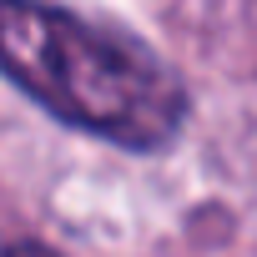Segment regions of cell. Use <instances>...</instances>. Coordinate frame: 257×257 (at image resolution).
Here are the masks:
<instances>
[{
  "label": "cell",
  "instance_id": "obj_2",
  "mask_svg": "<svg viewBox=\"0 0 257 257\" xmlns=\"http://www.w3.org/2000/svg\"><path fill=\"white\" fill-rule=\"evenodd\" d=\"M6 257H56V252H51V247H41V242H16Z\"/></svg>",
  "mask_w": 257,
  "mask_h": 257
},
{
  "label": "cell",
  "instance_id": "obj_1",
  "mask_svg": "<svg viewBox=\"0 0 257 257\" xmlns=\"http://www.w3.org/2000/svg\"><path fill=\"white\" fill-rule=\"evenodd\" d=\"M0 61L56 121L126 152L167 147L187 121V86L152 46L46 0L0 6Z\"/></svg>",
  "mask_w": 257,
  "mask_h": 257
}]
</instances>
